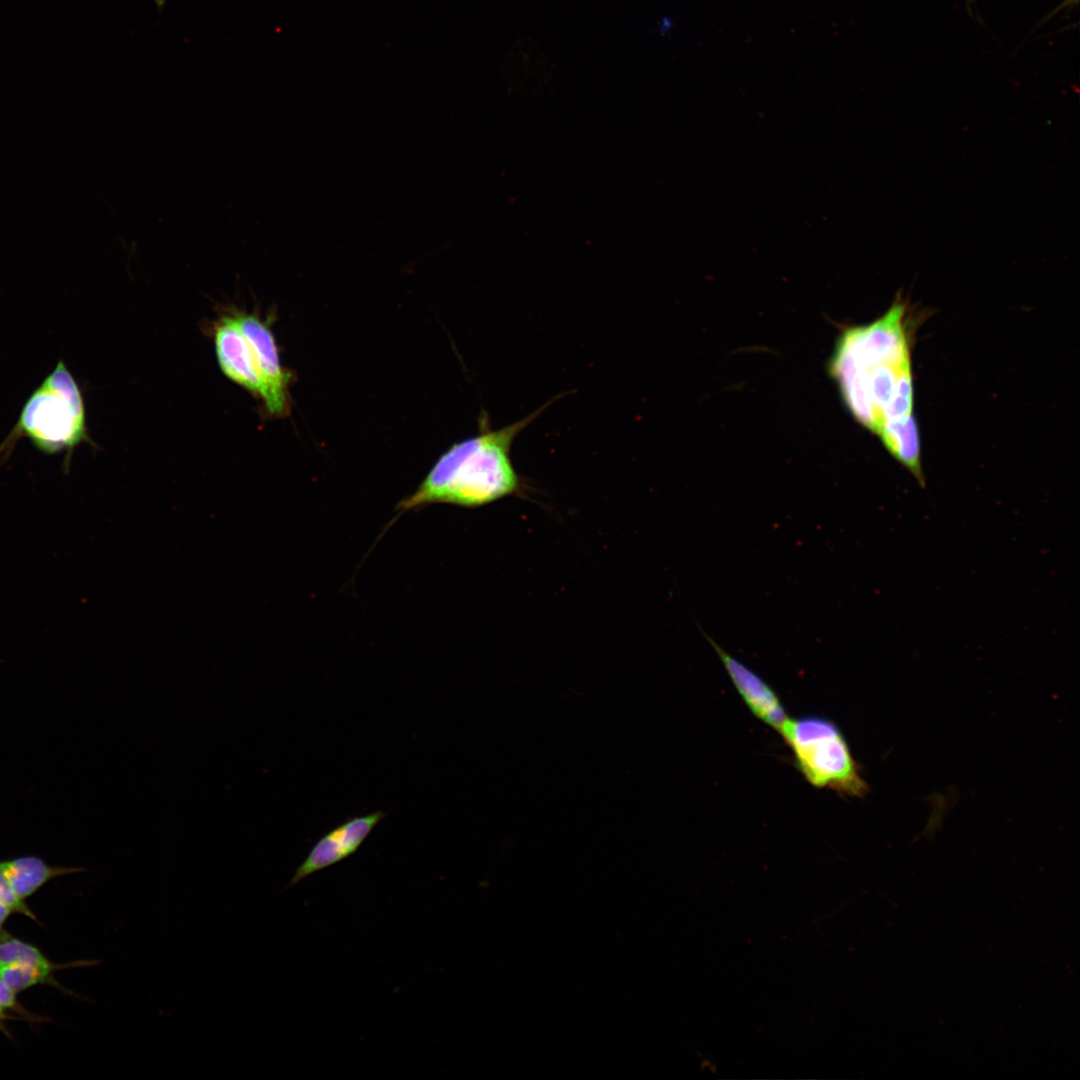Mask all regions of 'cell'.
<instances>
[{
	"mask_svg": "<svg viewBox=\"0 0 1080 1080\" xmlns=\"http://www.w3.org/2000/svg\"><path fill=\"white\" fill-rule=\"evenodd\" d=\"M548 404L496 430L483 425L477 435L452 445L397 510L403 513L438 503L478 507L518 491L520 480L511 461V445Z\"/></svg>",
	"mask_w": 1080,
	"mask_h": 1080,
	"instance_id": "6da1fadb",
	"label": "cell"
},
{
	"mask_svg": "<svg viewBox=\"0 0 1080 1080\" xmlns=\"http://www.w3.org/2000/svg\"><path fill=\"white\" fill-rule=\"evenodd\" d=\"M22 438L42 454L63 452L67 471L80 444L95 446L87 428L81 388L63 359L26 399L15 425L0 444V461L10 457Z\"/></svg>",
	"mask_w": 1080,
	"mask_h": 1080,
	"instance_id": "7a4b0ae2",
	"label": "cell"
},
{
	"mask_svg": "<svg viewBox=\"0 0 1080 1080\" xmlns=\"http://www.w3.org/2000/svg\"><path fill=\"white\" fill-rule=\"evenodd\" d=\"M779 732L810 784L850 797L867 794L868 783L833 721L819 716L788 718Z\"/></svg>",
	"mask_w": 1080,
	"mask_h": 1080,
	"instance_id": "3957f363",
	"label": "cell"
},
{
	"mask_svg": "<svg viewBox=\"0 0 1080 1080\" xmlns=\"http://www.w3.org/2000/svg\"><path fill=\"white\" fill-rule=\"evenodd\" d=\"M253 353L261 378L266 412L274 417L286 416L290 409L289 384L291 376L282 367L274 335L266 322L255 313L232 312Z\"/></svg>",
	"mask_w": 1080,
	"mask_h": 1080,
	"instance_id": "277c9868",
	"label": "cell"
},
{
	"mask_svg": "<svg viewBox=\"0 0 1080 1080\" xmlns=\"http://www.w3.org/2000/svg\"><path fill=\"white\" fill-rule=\"evenodd\" d=\"M385 816L384 811L377 810L367 815L349 818L328 831L311 847L304 861L295 870L286 889L354 854Z\"/></svg>",
	"mask_w": 1080,
	"mask_h": 1080,
	"instance_id": "5b68a950",
	"label": "cell"
},
{
	"mask_svg": "<svg viewBox=\"0 0 1080 1080\" xmlns=\"http://www.w3.org/2000/svg\"><path fill=\"white\" fill-rule=\"evenodd\" d=\"M213 337L217 361L224 375L262 400L264 388L256 362L233 313L223 315L215 323Z\"/></svg>",
	"mask_w": 1080,
	"mask_h": 1080,
	"instance_id": "8992f818",
	"label": "cell"
},
{
	"mask_svg": "<svg viewBox=\"0 0 1080 1080\" xmlns=\"http://www.w3.org/2000/svg\"><path fill=\"white\" fill-rule=\"evenodd\" d=\"M705 636L750 711L766 725L780 731L789 717L775 691L749 667Z\"/></svg>",
	"mask_w": 1080,
	"mask_h": 1080,
	"instance_id": "52a82bcc",
	"label": "cell"
},
{
	"mask_svg": "<svg viewBox=\"0 0 1080 1080\" xmlns=\"http://www.w3.org/2000/svg\"><path fill=\"white\" fill-rule=\"evenodd\" d=\"M888 452L914 476L921 487L925 477L921 463L920 439L916 420L912 415L886 421L877 431Z\"/></svg>",
	"mask_w": 1080,
	"mask_h": 1080,
	"instance_id": "ba28073f",
	"label": "cell"
},
{
	"mask_svg": "<svg viewBox=\"0 0 1080 1080\" xmlns=\"http://www.w3.org/2000/svg\"><path fill=\"white\" fill-rule=\"evenodd\" d=\"M83 870L77 867H53L35 856H22L0 862V871L22 900L34 894L53 878Z\"/></svg>",
	"mask_w": 1080,
	"mask_h": 1080,
	"instance_id": "9c48e42d",
	"label": "cell"
},
{
	"mask_svg": "<svg viewBox=\"0 0 1080 1080\" xmlns=\"http://www.w3.org/2000/svg\"><path fill=\"white\" fill-rule=\"evenodd\" d=\"M56 966L43 967L31 964H6L0 966V978L15 992L50 981Z\"/></svg>",
	"mask_w": 1080,
	"mask_h": 1080,
	"instance_id": "30bf717a",
	"label": "cell"
},
{
	"mask_svg": "<svg viewBox=\"0 0 1080 1080\" xmlns=\"http://www.w3.org/2000/svg\"><path fill=\"white\" fill-rule=\"evenodd\" d=\"M6 964L56 966L37 947L2 932L0 935V966Z\"/></svg>",
	"mask_w": 1080,
	"mask_h": 1080,
	"instance_id": "8fae6325",
	"label": "cell"
},
{
	"mask_svg": "<svg viewBox=\"0 0 1080 1080\" xmlns=\"http://www.w3.org/2000/svg\"><path fill=\"white\" fill-rule=\"evenodd\" d=\"M0 902L3 903L4 905H6L7 907H9L12 910V912H14V913H20V914H23V915H25V916H27L29 918H32L33 920H36V917L34 916L32 911L27 907L24 900H22L21 898H19L16 895V893L12 889L11 885L9 884L8 880L6 879V877L3 875V873L1 871H0Z\"/></svg>",
	"mask_w": 1080,
	"mask_h": 1080,
	"instance_id": "7c38bea8",
	"label": "cell"
},
{
	"mask_svg": "<svg viewBox=\"0 0 1080 1080\" xmlns=\"http://www.w3.org/2000/svg\"><path fill=\"white\" fill-rule=\"evenodd\" d=\"M0 1006L7 1010H13L18 1013H22L25 1016V1010L19 1005L16 993L0 978Z\"/></svg>",
	"mask_w": 1080,
	"mask_h": 1080,
	"instance_id": "4fadbf2b",
	"label": "cell"
},
{
	"mask_svg": "<svg viewBox=\"0 0 1080 1080\" xmlns=\"http://www.w3.org/2000/svg\"><path fill=\"white\" fill-rule=\"evenodd\" d=\"M11 913H13L12 910L9 907H7L6 905H4L3 903L0 902V935L3 932L2 931L3 925H4L5 921H6V919L8 918V916Z\"/></svg>",
	"mask_w": 1080,
	"mask_h": 1080,
	"instance_id": "5bb4252c",
	"label": "cell"
},
{
	"mask_svg": "<svg viewBox=\"0 0 1080 1080\" xmlns=\"http://www.w3.org/2000/svg\"><path fill=\"white\" fill-rule=\"evenodd\" d=\"M6 1018H7V1016H6V1013H5V1009H3V1008H2L1 1006H0V1030H1V1031H2L3 1033H5V1034H7V1035H8V1033H7V1029H6V1027H5V1024H4V1021L6 1020Z\"/></svg>",
	"mask_w": 1080,
	"mask_h": 1080,
	"instance_id": "9a60e30c",
	"label": "cell"
}]
</instances>
